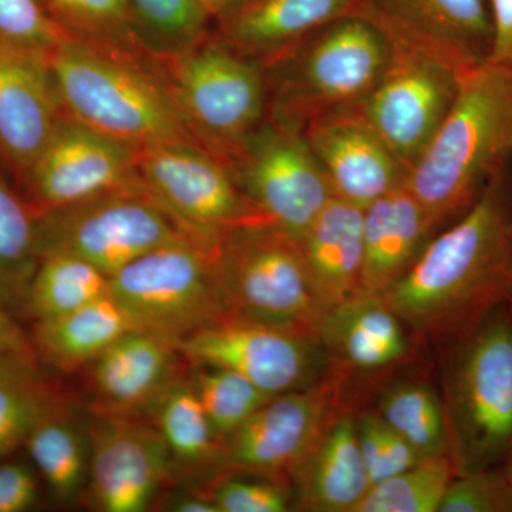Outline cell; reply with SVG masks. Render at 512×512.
<instances>
[{
  "instance_id": "22",
  "label": "cell",
  "mask_w": 512,
  "mask_h": 512,
  "mask_svg": "<svg viewBox=\"0 0 512 512\" xmlns=\"http://www.w3.org/2000/svg\"><path fill=\"white\" fill-rule=\"evenodd\" d=\"M363 211L362 292L382 298L419 258L436 228L404 184Z\"/></svg>"
},
{
  "instance_id": "20",
  "label": "cell",
  "mask_w": 512,
  "mask_h": 512,
  "mask_svg": "<svg viewBox=\"0 0 512 512\" xmlns=\"http://www.w3.org/2000/svg\"><path fill=\"white\" fill-rule=\"evenodd\" d=\"M178 345L146 330H131L86 367L89 413L140 416L183 375Z\"/></svg>"
},
{
  "instance_id": "26",
  "label": "cell",
  "mask_w": 512,
  "mask_h": 512,
  "mask_svg": "<svg viewBox=\"0 0 512 512\" xmlns=\"http://www.w3.org/2000/svg\"><path fill=\"white\" fill-rule=\"evenodd\" d=\"M299 507L316 512H355L370 483L357 440L356 421L330 424L299 473Z\"/></svg>"
},
{
  "instance_id": "16",
  "label": "cell",
  "mask_w": 512,
  "mask_h": 512,
  "mask_svg": "<svg viewBox=\"0 0 512 512\" xmlns=\"http://www.w3.org/2000/svg\"><path fill=\"white\" fill-rule=\"evenodd\" d=\"M137 150L64 116L16 188L37 215L69 207L138 183Z\"/></svg>"
},
{
  "instance_id": "25",
  "label": "cell",
  "mask_w": 512,
  "mask_h": 512,
  "mask_svg": "<svg viewBox=\"0 0 512 512\" xmlns=\"http://www.w3.org/2000/svg\"><path fill=\"white\" fill-rule=\"evenodd\" d=\"M319 340L342 365L363 372L392 366L409 348L403 320L380 296H359L326 313Z\"/></svg>"
},
{
  "instance_id": "29",
  "label": "cell",
  "mask_w": 512,
  "mask_h": 512,
  "mask_svg": "<svg viewBox=\"0 0 512 512\" xmlns=\"http://www.w3.org/2000/svg\"><path fill=\"white\" fill-rule=\"evenodd\" d=\"M70 400L37 360L0 357V460L23 448L37 424Z\"/></svg>"
},
{
  "instance_id": "33",
  "label": "cell",
  "mask_w": 512,
  "mask_h": 512,
  "mask_svg": "<svg viewBox=\"0 0 512 512\" xmlns=\"http://www.w3.org/2000/svg\"><path fill=\"white\" fill-rule=\"evenodd\" d=\"M379 416L421 460L450 454L446 409L426 384H394L380 400Z\"/></svg>"
},
{
  "instance_id": "17",
  "label": "cell",
  "mask_w": 512,
  "mask_h": 512,
  "mask_svg": "<svg viewBox=\"0 0 512 512\" xmlns=\"http://www.w3.org/2000/svg\"><path fill=\"white\" fill-rule=\"evenodd\" d=\"M360 15L392 39L466 74L490 60L493 22L488 0H363Z\"/></svg>"
},
{
  "instance_id": "15",
  "label": "cell",
  "mask_w": 512,
  "mask_h": 512,
  "mask_svg": "<svg viewBox=\"0 0 512 512\" xmlns=\"http://www.w3.org/2000/svg\"><path fill=\"white\" fill-rule=\"evenodd\" d=\"M190 365L222 367L271 396L311 386L322 365V343L296 330L227 318L178 343Z\"/></svg>"
},
{
  "instance_id": "19",
  "label": "cell",
  "mask_w": 512,
  "mask_h": 512,
  "mask_svg": "<svg viewBox=\"0 0 512 512\" xmlns=\"http://www.w3.org/2000/svg\"><path fill=\"white\" fill-rule=\"evenodd\" d=\"M335 197L365 210L406 181V170L357 107L316 117L302 128Z\"/></svg>"
},
{
  "instance_id": "5",
  "label": "cell",
  "mask_w": 512,
  "mask_h": 512,
  "mask_svg": "<svg viewBox=\"0 0 512 512\" xmlns=\"http://www.w3.org/2000/svg\"><path fill=\"white\" fill-rule=\"evenodd\" d=\"M446 377L450 454L458 476L501 466L512 450V305L454 342Z\"/></svg>"
},
{
  "instance_id": "32",
  "label": "cell",
  "mask_w": 512,
  "mask_h": 512,
  "mask_svg": "<svg viewBox=\"0 0 512 512\" xmlns=\"http://www.w3.org/2000/svg\"><path fill=\"white\" fill-rule=\"evenodd\" d=\"M73 39L157 60L138 36L127 0H39Z\"/></svg>"
},
{
  "instance_id": "31",
  "label": "cell",
  "mask_w": 512,
  "mask_h": 512,
  "mask_svg": "<svg viewBox=\"0 0 512 512\" xmlns=\"http://www.w3.org/2000/svg\"><path fill=\"white\" fill-rule=\"evenodd\" d=\"M39 261L37 214L0 170V296L16 318Z\"/></svg>"
},
{
  "instance_id": "34",
  "label": "cell",
  "mask_w": 512,
  "mask_h": 512,
  "mask_svg": "<svg viewBox=\"0 0 512 512\" xmlns=\"http://www.w3.org/2000/svg\"><path fill=\"white\" fill-rule=\"evenodd\" d=\"M458 476L450 454L423 458L406 471L372 485L355 512H439L448 485Z\"/></svg>"
},
{
  "instance_id": "23",
  "label": "cell",
  "mask_w": 512,
  "mask_h": 512,
  "mask_svg": "<svg viewBox=\"0 0 512 512\" xmlns=\"http://www.w3.org/2000/svg\"><path fill=\"white\" fill-rule=\"evenodd\" d=\"M363 217L362 208L335 197L299 238L326 313L363 295Z\"/></svg>"
},
{
  "instance_id": "10",
  "label": "cell",
  "mask_w": 512,
  "mask_h": 512,
  "mask_svg": "<svg viewBox=\"0 0 512 512\" xmlns=\"http://www.w3.org/2000/svg\"><path fill=\"white\" fill-rule=\"evenodd\" d=\"M228 168L256 210L296 238L335 198L302 128L268 114L245 138Z\"/></svg>"
},
{
  "instance_id": "41",
  "label": "cell",
  "mask_w": 512,
  "mask_h": 512,
  "mask_svg": "<svg viewBox=\"0 0 512 512\" xmlns=\"http://www.w3.org/2000/svg\"><path fill=\"white\" fill-rule=\"evenodd\" d=\"M40 480L30 460H0V512L33 511L40 503Z\"/></svg>"
},
{
  "instance_id": "9",
  "label": "cell",
  "mask_w": 512,
  "mask_h": 512,
  "mask_svg": "<svg viewBox=\"0 0 512 512\" xmlns=\"http://www.w3.org/2000/svg\"><path fill=\"white\" fill-rule=\"evenodd\" d=\"M188 235L197 234L165 211L141 181L37 215L39 258L76 256L109 276L141 255Z\"/></svg>"
},
{
  "instance_id": "46",
  "label": "cell",
  "mask_w": 512,
  "mask_h": 512,
  "mask_svg": "<svg viewBox=\"0 0 512 512\" xmlns=\"http://www.w3.org/2000/svg\"><path fill=\"white\" fill-rule=\"evenodd\" d=\"M248 2V0H224V5H222V10L220 16L224 15V13L229 12V10L237 8V6L242 5V3ZM218 16V18H220ZM217 18V19H218ZM215 19V20H217ZM214 20V22H215Z\"/></svg>"
},
{
  "instance_id": "44",
  "label": "cell",
  "mask_w": 512,
  "mask_h": 512,
  "mask_svg": "<svg viewBox=\"0 0 512 512\" xmlns=\"http://www.w3.org/2000/svg\"><path fill=\"white\" fill-rule=\"evenodd\" d=\"M170 507V510L175 512H220L217 505L202 493L177 497Z\"/></svg>"
},
{
  "instance_id": "11",
  "label": "cell",
  "mask_w": 512,
  "mask_h": 512,
  "mask_svg": "<svg viewBox=\"0 0 512 512\" xmlns=\"http://www.w3.org/2000/svg\"><path fill=\"white\" fill-rule=\"evenodd\" d=\"M136 171L151 197L192 234L220 238L229 229L269 221L239 190L228 165L197 144L138 148Z\"/></svg>"
},
{
  "instance_id": "3",
  "label": "cell",
  "mask_w": 512,
  "mask_h": 512,
  "mask_svg": "<svg viewBox=\"0 0 512 512\" xmlns=\"http://www.w3.org/2000/svg\"><path fill=\"white\" fill-rule=\"evenodd\" d=\"M46 62L64 116L134 148L201 146L175 104L158 60L72 37Z\"/></svg>"
},
{
  "instance_id": "47",
  "label": "cell",
  "mask_w": 512,
  "mask_h": 512,
  "mask_svg": "<svg viewBox=\"0 0 512 512\" xmlns=\"http://www.w3.org/2000/svg\"><path fill=\"white\" fill-rule=\"evenodd\" d=\"M501 466H503L505 473L508 474V477H510L512 481V450L510 451V454H508V457L505 458V461L503 464H501Z\"/></svg>"
},
{
  "instance_id": "1",
  "label": "cell",
  "mask_w": 512,
  "mask_h": 512,
  "mask_svg": "<svg viewBox=\"0 0 512 512\" xmlns=\"http://www.w3.org/2000/svg\"><path fill=\"white\" fill-rule=\"evenodd\" d=\"M512 295V207L504 170L460 220L431 238L382 296L403 323L457 342Z\"/></svg>"
},
{
  "instance_id": "18",
  "label": "cell",
  "mask_w": 512,
  "mask_h": 512,
  "mask_svg": "<svg viewBox=\"0 0 512 512\" xmlns=\"http://www.w3.org/2000/svg\"><path fill=\"white\" fill-rule=\"evenodd\" d=\"M64 117L43 57L0 46V170L18 185Z\"/></svg>"
},
{
  "instance_id": "14",
  "label": "cell",
  "mask_w": 512,
  "mask_h": 512,
  "mask_svg": "<svg viewBox=\"0 0 512 512\" xmlns=\"http://www.w3.org/2000/svg\"><path fill=\"white\" fill-rule=\"evenodd\" d=\"M336 380L272 397L224 441L222 470L268 480L295 476L336 420Z\"/></svg>"
},
{
  "instance_id": "36",
  "label": "cell",
  "mask_w": 512,
  "mask_h": 512,
  "mask_svg": "<svg viewBox=\"0 0 512 512\" xmlns=\"http://www.w3.org/2000/svg\"><path fill=\"white\" fill-rule=\"evenodd\" d=\"M190 369L192 386L222 444L275 397L232 370L200 365Z\"/></svg>"
},
{
  "instance_id": "12",
  "label": "cell",
  "mask_w": 512,
  "mask_h": 512,
  "mask_svg": "<svg viewBox=\"0 0 512 512\" xmlns=\"http://www.w3.org/2000/svg\"><path fill=\"white\" fill-rule=\"evenodd\" d=\"M392 43L386 72L357 110L407 175L453 107L464 74L430 53Z\"/></svg>"
},
{
  "instance_id": "30",
  "label": "cell",
  "mask_w": 512,
  "mask_h": 512,
  "mask_svg": "<svg viewBox=\"0 0 512 512\" xmlns=\"http://www.w3.org/2000/svg\"><path fill=\"white\" fill-rule=\"evenodd\" d=\"M110 293V276L72 255L40 258L20 306L19 318L29 325L59 318Z\"/></svg>"
},
{
  "instance_id": "28",
  "label": "cell",
  "mask_w": 512,
  "mask_h": 512,
  "mask_svg": "<svg viewBox=\"0 0 512 512\" xmlns=\"http://www.w3.org/2000/svg\"><path fill=\"white\" fill-rule=\"evenodd\" d=\"M23 448L55 503L69 505L83 497L89 481L90 440L73 400L40 421Z\"/></svg>"
},
{
  "instance_id": "13",
  "label": "cell",
  "mask_w": 512,
  "mask_h": 512,
  "mask_svg": "<svg viewBox=\"0 0 512 512\" xmlns=\"http://www.w3.org/2000/svg\"><path fill=\"white\" fill-rule=\"evenodd\" d=\"M89 481L83 501L100 512L150 510L173 483V461L163 437L141 416L90 413Z\"/></svg>"
},
{
  "instance_id": "2",
  "label": "cell",
  "mask_w": 512,
  "mask_h": 512,
  "mask_svg": "<svg viewBox=\"0 0 512 512\" xmlns=\"http://www.w3.org/2000/svg\"><path fill=\"white\" fill-rule=\"evenodd\" d=\"M512 153V69L493 62L464 74L446 119L406 175L434 228L467 214Z\"/></svg>"
},
{
  "instance_id": "43",
  "label": "cell",
  "mask_w": 512,
  "mask_h": 512,
  "mask_svg": "<svg viewBox=\"0 0 512 512\" xmlns=\"http://www.w3.org/2000/svg\"><path fill=\"white\" fill-rule=\"evenodd\" d=\"M0 357L37 360L28 333L20 329L16 316L3 302L2 296H0Z\"/></svg>"
},
{
  "instance_id": "48",
  "label": "cell",
  "mask_w": 512,
  "mask_h": 512,
  "mask_svg": "<svg viewBox=\"0 0 512 512\" xmlns=\"http://www.w3.org/2000/svg\"><path fill=\"white\" fill-rule=\"evenodd\" d=\"M510 302H511V305H512V295H511V298H510Z\"/></svg>"
},
{
  "instance_id": "4",
  "label": "cell",
  "mask_w": 512,
  "mask_h": 512,
  "mask_svg": "<svg viewBox=\"0 0 512 512\" xmlns=\"http://www.w3.org/2000/svg\"><path fill=\"white\" fill-rule=\"evenodd\" d=\"M389 35L365 15L333 20L265 64L268 116L299 128L360 106L392 57Z\"/></svg>"
},
{
  "instance_id": "7",
  "label": "cell",
  "mask_w": 512,
  "mask_h": 512,
  "mask_svg": "<svg viewBox=\"0 0 512 512\" xmlns=\"http://www.w3.org/2000/svg\"><path fill=\"white\" fill-rule=\"evenodd\" d=\"M218 238L200 235L161 245L110 276V293L136 323L174 342L229 318L217 272Z\"/></svg>"
},
{
  "instance_id": "42",
  "label": "cell",
  "mask_w": 512,
  "mask_h": 512,
  "mask_svg": "<svg viewBox=\"0 0 512 512\" xmlns=\"http://www.w3.org/2000/svg\"><path fill=\"white\" fill-rule=\"evenodd\" d=\"M493 22V49L488 62L512 69V0H488Z\"/></svg>"
},
{
  "instance_id": "27",
  "label": "cell",
  "mask_w": 512,
  "mask_h": 512,
  "mask_svg": "<svg viewBox=\"0 0 512 512\" xmlns=\"http://www.w3.org/2000/svg\"><path fill=\"white\" fill-rule=\"evenodd\" d=\"M146 414L163 437L175 477H202L222 470L224 444L212 429L190 377L171 383Z\"/></svg>"
},
{
  "instance_id": "24",
  "label": "cell",
  "mask_w": 512,
  "mask_h": 512,
  "mask_svg": "<svg viewBox=\"0 0 512 512\" xmlns=\"http://www.w3.org/2000/svg\"><path fill=\"white\" fill-rule=\"evenodd\" d=\"M136 329L124 306L109 293L67 315L32 323L28 335L40 365L72 375Z\"/></svg>"
},
{
  "instance_id": "6",
  "label": "cell",
  "mask_w": 512,
  "mask_h": 512,
  "mask_svg": "<svg viewBox=\"0 0 512 512\" xmlns=\"http://www.w3.org/2000/svg\"><path fill=\"white\" fill-rule=\"evenodd\" d=\"M229 318L254 320L319 339L326 312L313 289L301 239L271 221L224 232L215 247Z\"/></svg>"
},
{
  "instance_id": "8",
  "label": "cell",
  "mask_w": 512,
  "mask_h": 512,
  "mask_svg": "<svg viewBox=\"0 0 512 512\" xmlns=\"http://www.w3.org/2000/svg\"><path fill=\"white\" fill-rule=\"evenodd\" d=\"M158 63L191 133L228 165L268 114L264 66L239 55L212 33Z\"/></svg>"
},
{
  "instance_id": "45",
  "label": "cell",
  "mask_w": 512,
  "mask_h": 512,
  "mask_svg": "<svg viewBox=\"0 0 512 512\" xmlns=\"http://www.w3.org/2000/svg\"><path fill=\"white\" fill-rule=\"evenodd\" d=\"M192 2L197 3V5L207 13L212 23L220 16L222 5H224V0H192Z\"/></svg>"
},
{
  "instance_id": "37",
  "label": "cell",
  "mask_w": 512,
  "mask_h": 512,
  "mask_svg": "<svg viewBox=\"0 0 512 512\" xmlns=\"http://www.w3.org/2000/svg\"><path fill=\"white\" fill-rule=\"evenodd\" d=\"M69 39L39 0H0V46L47 59Z\"/></svg>"
},
{
  "instance_id": "35",
  "label": "cell",
  "mask_w": 512,
  "mask_h": 512,
  "mask_svg": "<svg viewBox=\"0 0 512 512\" xmlns=\"http://www.w3.org/2000/svg\"><path fill=\"white\" fill-rule=\"evenodd\" d=\"M138 36L148 52L164 59L211 35L212 20L192 0H127Z\"/></svg>"
},
{
  "instance_id": "39",
  "label": "cell",
  "mask_w": 512,
  "mask_h": 512,
  "mask_svg": "<svg viewBox=\"0 0 512 512\" xmlns=\"http://www.w3.org/2000/svg\"><path fill=\"white\" fill-rule=\"evenodd\" d=\"M439 512H512V481L503 466L460 474L448 485Z\"/></svg>"
},
{
  "instance_id": "38",
  "label": "cell",
  "mask_w": 512,
  "mask_h": 512,
  "mask_svg": "<svg viewBox=\"0 0 512 512\" xmlns=\"http://www.w3.org/2000/svg\"><path fill=\"white\" fill-rule=\"evenodd\" d=\"M360 453L372 485L406 471L421 458L406 440L387 426L379 413H365L356 421Z\"/></svg>"
},
{
  "instance_id": "40",
  "label": "cell",
  "mask_w": 512,
  "mask_h": 512,
  "mask_svg": "<svg viewBox=\"0 0 512 512\" xmlns=\"http://www.w3.org/2000/svg\"><path fill=\"white\" fill-rule=\"evenodd\" d=\"M202 494L220 512H284L289 510V495L274 480L247 481L238 478L214 480Z\"/></svg>"
},
{
  "instance_id": "21",
  "label": "cell",
  "mask_w": 512,
  "mask_h": 512,
  "mask_svg": "<svg viewBox=\"0 0 512 512\" xmlns=\"http://www.w3.org/2000/svg\"><path fill=\"white\" fill-rule=\"evenodd\" d=\"M362 6L363 0H248L215 20L212 35L265 66L333 20L360 13Z\"/></svg>"
}]
</instances>
